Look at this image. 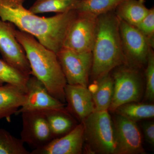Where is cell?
I'll list each match as a JSON object with an SVG mask.
<instances>
[{"mask_svg": "<svg viewBox=\"0 0 154 154\" xmlns=\"http://www.w3.org/2000/svg\"><path fill=\"white\" fill-rule=\"evenodd\" d=\"M152 48L154 47V8L149 9L148 13L141 22L136 26Z\"/></svg>", "mask_w": 154, "mask_h": 154, "instance_id": "25", "label": "cell"}, {"mask_svg": "<svg viewBox=\"0 0 154 154\" xmlns=\"http://www.w3.org/2000/svg\"><path fill=\"white\" fill-rule=\"evenodd\" d=\"M82 122L85 137L83 152L115 154L114 125L109 111L95 110Z\"/></svg>", "mask_w": 154, "mask_h": 154, "instance_id": "4", "label": "cell"}, {"mask_svg": "<svg viewBox=\"0 0 154 154\" xmlns=\"http://www.w3.org/2000/svg\"><path fill=\"white\" fill-rule=\"evenodd\" d=\"M84 143V126L81 122L68 133L53 139L44 146L34 149L30 154H82Z\"/></svg>", "mask_w": 154, "mask_h": 154, "instance_id": "13", "label": "cell"}, {"mask_svg": "<svg viewBox=\"0 0 154 154\" xmlns=\"http://www.w3.org/2000/svg\"><path fill=\"white\" fill-rule=\"evenodd\" d=\"M49 125L54 139L68 133L78 124L66 107L42 111Z\"/></svg>", "mask_w": 154, "mask_h": 154, "instance_id": "16", "label": "cell"}, {"mask_svg": "<svg viewBox=\"0 0 154 154\" xmlns=\"http://www.w3.org/2000/svg\"><path fill=\"white\" fill-rule=\"evenodd\" d=\"M151 48L149 53L147 62L146 65L145 76L146 85L143 102L153 103L154 101V52Z\"/></svg>", "mask_w": 154, "mask_h": 154, "instance_id": "24", "label": "cell"}, {"mask_svg": "<svg viewBox=\"0 0 154 154\" xmlns=\"http://www.w3.org/2000/svg\"><path fill=\"white\" fill-rule=\"evenodd\" d=\"M0 154H30L21 139L0 128Z\"/></svg>", "mask_w": 154, "mask_h": 154, "instance_id": "23", "label": "cell"}, {"mask_svg": "<svg viewBox=\"0 0 154 154\" xmlns=\"http://www.w3.org/2000/svg\"><path fill=\"white\" fill-rule=\"evenodd\" d=\"M26 97L25 91L17 86L9 84L0 86V119L10 122L11 116L24 105Z\"/></svg>", "mask_w": 154, "mask_h": 154, "instance_id": "15", "label": "cell"}, {"mask_svg": "<svg viewBox=\"0 0 154 154\" xmlns=\"http://www.w3.org/2000/svg\"><path fill=\"white\" fill-rule=\"evenodd\" d=\"M14 31L26 53L31 75L41 82L51 96L66 103L64 90L67 84L57 54L29 33L16 28Z\"/></svg>", "mask_w": 154, "mask_h": 154, "instance_id": "2", "label": "cell"}, {"mask_svg": "<svg viewBox=\"0 0 154 154\" xmlns=\"http://www.w3.org/2000/svg\"><path fill=\"white\" fill-rule=\"evenodd\" d=\"M145 139L152 146H154V122L153 121H147L142 125Z\"/></svg>", "mask_w": 154, "mask_h": 154, "instance_id": "26", "label": "cell"}, {"mask_svg": "<svg viewBox=\"0 0 154 154\" xmlns=\"http://www.w3.org/2000/svg\"><path fill=\"white\" fill-rule=\"evenodd\" d=\"M64 91L67 102L66 107L79 123L96 110L92 95L88 87L67 84Z\"/></svg>", "mask_w": 154, "mask_h": 154, "instance_id": "14", "label": "cell"}, {"mask_svg": "<svg viewBox=\"0 0 154 154\" xmlns=\"http://www.w3.org/2000/svg\"><path fill=\"white\" fill-rule=\"evenodd\" d=\"M14 25L0 20V53L3 60L28 77L31 75L30 64L22 45L14 33Z\"/></svg>", "mask_w": 154, "mask_h": 154, "instance_id": "9", "label": "cell"}, {"mask_svg": "<svg viewBox=\"0 0 154 154\" xmlns=\"http://www.w3.org/2000/svg\"><path fill=\"white\" fill-rule=\"evenodd\" d=\"M25 0H0V18L32 35L55 53L63 46L69 27L76 17L72 11L53 17H40L25 8Z\"/></svg>", "mask_w": 154, "mask_h": 154, "instance_id": "1", "label": "cell"}, {"mask_svg": "<svg viewBox=\"0 0 154 154\" xmlns=\"http://www.w3.org/2000/svg\"><path fill=\"white\" fill-rule=\"evenodd\" d=\"M119 19L120 37L126 65L141 70L146 66L152 48L137 28Z\"/></svg>", "mask_w": 154, "mask_h": 154, "instance_id": "8", "label": "cell"}, {"mask_svg": "<svg viewBox=\"0 0 154 154\" xmlns=\"http://www.w3.org/2000/svg\"><path fill=\"white\" fill-rule=\"evenodd\" d=\"M26 99L24 105L16 113L45 110L65 107L66 103L60 102L51 96L44 85L34 76L30 75L26 85Z\"/></svg>", "mask_w": 154, "mask_h": 154, "instance_id": "12", "label": "cell"}, {"mask_svg": "<svg viewBox=\"0 0 154 154\" xmlns=\"http://www.w3.org/2000/svg\"><path fill=\"white\" fill-rule=\"evenodd\" d=\"M112 119L115 132V154H146L136 122L115 113Z\"/></svg>", "mask_w": 154, "mask_h": 154, "instance_id": "10", "label": "cell"}, {"mask_svg": "<svg viewBox=\"0 0 154 154\" xmlns=\"http://www.w3.org/2000/svg\"><path fill=\"white\" fill-rule=\"evenodd\" d=\"M29 77L23 74L4 60L0 59V86L4 84H11L21 88L26 93V85Z\"/></svg>", "mask_w": 154, "mask_h": 154, "instance_id": "22", "label": "cell"}, {"mask_svg": "<svg viewBox=\"0 0 154 154\" xmlns=\"http://www.w3.org/2000/svg\"><path fill=\"white\" fill-rule=\"evenodd\" d=\"M113 93L108 111L114 113L120 105L131 102H140L145 88L140 70L126 65L120 66L112 71Z\"/></svg>", "mask_w": 154, "mask_h": 154, "instance_id": "5", "label": "cell"}, {"mask_svg": "<svg viewBox=\"0 0 154 154\" xmlns=\"http://www.w3.org/2000/svg\"><path fill=\"white\" fill-rule=\"evenodd\" d=\"M98 17L88 12H77L67 32L63 47L78 52H92Z\"/></svg>", "mask_w": 154, "mask_h": 154, "instance_id": "6", "label": "cell"}, {"mask_svg": "<svg viewBox=\"0 0 154 154\" xmlns=\"http://www.w3.org/2000/svg\"><path fill=\"white\" fill-rule=\"evenodd\" d=\"M67 84L88 87L92 65V52H80L62 47L57 54Z\"/></svg>", "mask_w": 154, "mask_h": 154, "instance_id": "7", "label": "cell"}, {"mask_svg": "<svg viewBox=\"0 0 154 154\" xmlns=\"http://www.w3.org/2000/svg\"><path fill=\"white\" fill-rule=\"evenodd\" d=\"M125 0H81L77 12H86L97 16L114 11Z\"/></svg>", "mask_w": 154, "mask_h": 154, "instance_id": "21", "label": "cell"}, {"mask_svg": "<svg viewBox=\"0 0 154 154\" xmlns=\"http://www.w3.org/2000/svg\"><path fill=\"white\" fill-rule=\"evenodd\" d=\"M81 0H36L29 9L34 14L45 13L63 14L76 11Z\"/></svg>", "mask_w": 154, "mask_h": 154, "instance_id": "20", "label": "cell"}, {"mask_svg": "<svg viewBox=\"0 0 154 154\" xmlns=\"http://www.w3.org/2000/svg\"><path fill=\"white\" fill-rule=\"evenodd\" d=\"M114 113L137 122L153 118L154 105L147 102H128L120 105Z\"/></svg>", "mask_w": 154, "mask_h": 154, "instance_id": "19", "label": "cell"}, {"mask_svg": "<svg viewBox=\"0 0 154 154\" xmlns=\"http://www.w3.org/2000/svg\"><path fill=\"white\" fill-rule=\"evenodd\" d=\"M88 88L92 95L95 110L108 111L113 93V80L111 73L94 80Z\"/></svg>", "mask_w": 154, "mask_h": 154, "instance_id": "17", "label": "cell"}, {"mask_svg": "<svg viewBox=\"0 0 154 154\" xmlns=\"http://www.w3.org/2000/svg\"><path fill=\"white\" fill-rule=\"evenodd\" d=\"M93 65L90 77L93 81L126 65L120 31L119 19L114 11L98 17L92 50Z\"/></svg>", "mask_w": 154, "mask_h": 154, "instance_id": "3", "label": "cell"}, {"mask_svg": "<svg viewBox=\"0 0 154 154\" xmlns=\"http://www.w3.org/2000/svg\"><path fill=\"white\" fill-rule=\"evenodd\" d=\"M22 114V128L20 136L24 143L33 149L44 146L54 138L44 113L40 111L24 112Z\"/></svg>", "mask_w": 154, "mask_h": 154, "instance_id": "11", "label": "cell"}, {"mask_svg": "<svg viewBox=\"0 0 154 154\" xmlns=\"http://www.w3.org/2000/svg\"><path fill=\"white\" fill-rule=\"evenodd\" d=\"M145 2V0H125L114 12L119 19L136 27L148 13Z\"/></svg>", "mask_w": 154, "mask_h": 154, "instance_id": "18", "label": "cell"}]
</instances>
